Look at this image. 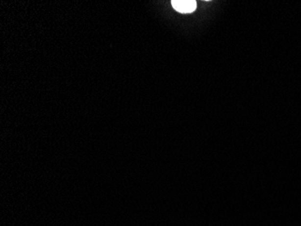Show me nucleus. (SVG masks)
Masks as SVG:
<instances>
[{
  "mask_svg": "<svg viewBox=\"0 0 301 226\" xmlns=\"http://www.w3.org/2000/svg\"><path fill=\"white\" fill-rule=\"evenodd\" d=\"M172 5L176 11L188 14L195 11L197 2L195 0H173Z\"/></svg>",
  "mask_w": 301,
  "mask_h": 226,
  "instance_id": "obj_1",
  "label": "nucleus"
}]
</instances>
